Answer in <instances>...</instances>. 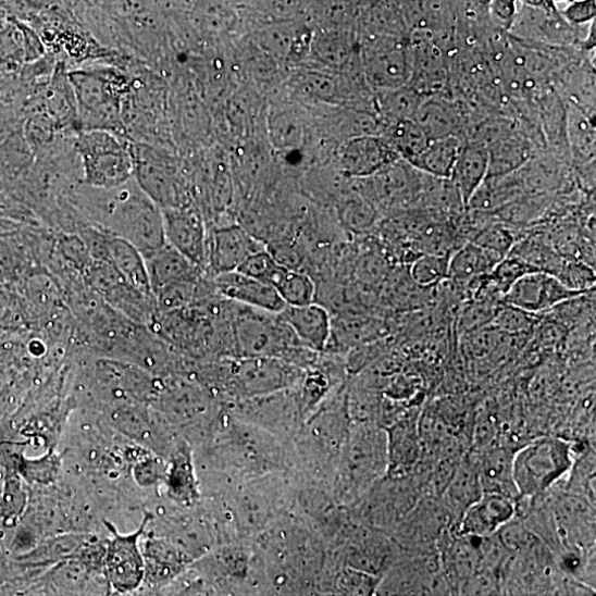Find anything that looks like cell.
<instances>
[{"instance_id":"obj_1","label":"cell","mask_w":596,"mask_h":596,"mask_svg":"<svg viewBox=\"0 0 596 596\" xmlns=\"http://www.w3.org/2000/svg\"><path fill=\"white\" fill-rule=\"evenodd\" d=\"M213 439L221 494L259 477L294 472L290 445L235 417L223 403L213 423Z\"/></svg>"},{"instance_id":"obj_2","label":"cell","mask_w":596,"mask_h":596,"mask_svg":"<svg viewBox=\"0 0 596 596\" xmlns=\"http://www.w3.org/2000/svg\"><path fill=\"white\" fill-rule=\"evenodd\" d=\"M80 200L98 231L128 241L144 258L167 244L161 207L133 178L112 189L89 186Z\"/></svg>"},{"instance_id":"obj_3","label":"cell","mask_w":596,"mask_h":596,"mask_svg":"<svg viewBox=\"0 0 596 596\" xmlns=\"http://www.w3.org/2000/svg\"><path fill=\"white\" fill-rule=\"evenodd\" d=\"M348 382L328 396L305 421L290 442L297 482L332 489L335 472L348 438L351 419L347 406Z\"/></svg>"},{"instance_id":"obj_4","label":"cell","mask_w":596,"mask_h":596,"mask_svg":"<svg viewBox=\"0 0 596 596\" xmlns=\"http://www.w3.org/2000/svg\"><path fill=\"white\" fill-rule=\"evenodd\" d=\"M226 312L235 357H275L307 370L321 353L305 346L280 313L228 300Z\"/></svg>"},{"instance_id":"obj_5","label":"cell","mask_w":596,"mask_h":596,"mask_svg":"<svg viewBox=\"0 0 596 596\" xmlns=\"http://www.w3.org/2000/svg\"><path fill=\"white\" fill-rule=\"evenodd\" d=\"M386 430L374 422H351L335 476L332 495L340 507H349L387 475Z\"/></svg>"},{"instance_id":"obj_6","label":"cell","mask_w":596,"mask_h":596,"mask_svg":"<svg viewBox=\"0 0 596 596\" xmlns=\"http://www.w3.org/2000/svg\"><path fill=\"white\" fill-rule=\"evenodd\" d=\"M305 371L275 357H223L211 365L210 381L219 400L228 402L294 388Z\"/></svg>"},{"instance_id":"obj_7","label":"cell","mask_w":596,"mask_h":596,"mask_svg":"<svg viewBox=\"0 0 596 596\" xmlns=\"http://www.w3.org/2000/svg\"><path fill=\"white\" fill-rule=\"evenodd\" d=\"M238 542H253L282 514L293 510L295 483L290 474H272L221 494Z\"/></svg>"},{"instance_id":"obj_8","label":"cell","mask_w":596,"mask_h":596,"mask_svg":"<svg viewBox=\"0 0 596 596\" xmlns=\"http://www.w3.org/2000/svg\"><path fill=\"white\" fill-rule=\"evenodd\" d=\"M575 452L574 443L559 436H542L516 450L512 477L518 496H542L569 474Z\"/></svg>"},{"instance_id":"obj_9","label":"cell","mask_w":596,"mask_h":596,"mask_svg":"<svg viewBox=\"0 0 596 596\" xmlns=\"http://www.w3.org/2000/svg\"><path fill=\"white\" fill-rule=\"evenodd\" d=\"M423 496L415 474L386 475L346 508L357 523L389 534Z\"/></svg>"},{"instance_id":"obj_10","label":"cell","mask_w":596,"mask_h":596,"mask_svg":"<svg viewBox=\"0 0 596 596\" xmlns=\"http://www.w3.org/2000/svg\"><path fill=\"white\" fill-rule=\"evenodd\" d=\"M85 182L101 189L120 187L134 176L133 146L105 129L83 133L78 139Z\"/></svg>"},{"instance_id":"obj_11","label":"cell","mask_w":596,"mask_h":596,"mask_svg":"<svg viewBox=\"0 0 596 596\" xmlns=\"http://www.w3.org/2000/svg\"><path fill=\"white\" fill-rule=\"evenodd\" d=\"M376 595H454L440 567L437 548L401 550L382 576Z\"/></svg>"},{"instance_id":"obj_12","label":"cell","mask_w":596,"mask_h":596,"mask_svg":"<svg viewBox=\"0 0 596 596\" xmlns=\"http://www.w3.org/2000/svg\"><path fill=\"white\" fill-rule=\"evenodd\" d=\"M295 387L268 396L222 403L235 417L268 431L290 445L307 420Z\"/></svg>"},{"instance_id":"obj_13","label":"cell","mask_w":596,"mask_h":596,"mask_svg":"<svg viewBox=\"0 0 596 596\" xmlns=\"http://www.w3.org/2000/svg\"><path fill=\"white\" fill-rule=\"evenodd\" d=\"M409 37L372 38L359 48L364 79L375 95L409 85L412 73Z\"/></svg>"},{"instance_id":"obj_14","label":"cell","mask_w":596,"mask_h":596,"mask_svg":"<svg viewBox=\"0 0 596 596\" xmlns=\"http://www.w3.org/2000/svg\"><path fill=\"white\" fill-rule=\"evenodd\" d=\"M561 483L548 492L556 535L554 554L595 548V505L563 491Z\"/></svg>"},{"instance_id":"obj_15","label":"cell","mask_w":596,"mask_h":596,"mask_svg":"<svg viewBox=\"0 0 596 596\" xmlns=\"http://www.w3.org/2000/svg\"><path fill=\"white\" fill-rule=\"evenodd\" d=\"M591 24L573 26L564 20L558 8L546 10L519 3L516 18L508 34L516 39L534 45L581 50Z\"/></svg>"},{"instance_id":"obj_16","label":"cell","mask_w":596,"mask_h":596,"mask_svg":"<svg viewBox=\"0 0 596 596\" xmlns=\"http://www.w3.org/2000/svg\"><path fill=\"white\" fill-rule=\"evenodd\" d=\"M455 526L440 497L423 496L388 535L401 550L422 551L437 548L440 537Z\"/></svg>"},{"instance_id":"obj_17","label":"cell","mask_w":596,"mask_h":596,"mask_svg":"<svg viewBox=\"0 0 596 596\" xmlns=\"http://www.w3.org/2000/svg\"><path fill=\"white\" fill-rule=\"evenodd\" d=\"M135 181L161 209L190 204L175 163L148 147H133Z\"/></svg>"},{"instance_id":"obj_18","label":"cell","mask_w":596,"mask_h":596,"mask_svg":"<svg viewBox=\"0 0 596 596\" xmlns=\"http://www.w3.org/2000/svg\"><path fill=\"white\" fill-rule=\"evenodd\" d=\"M152 514L145 513L139 529L129 535L117 533L111 523H107L112 537L104 555V573L111 588L120 594L136 591L145 581L146 564L139 547Z\"/></svg>"},{"instance_id":"obj_19","label":"cell","mask_w":596,"mask_h":596,"mask_svg":"<svg viewBox=\"0 0 596 596\" xmlns=\"http://www.w3.org/2000/svg\"><path fill=\"white\" fill-rule=\"evenodd\" d=\"M70 82L86 131H110L115 126L120 112L119 99L109 76L102 72H73Z\"/></svg>"},{"instance_id":"obj_20","label":"cell","mask_w":596,"mask_h":596,"mask_svg":"<svg viewBox=\"0 0 596 596\" xmlns=\"http://www.w3.org/2000/svg\"><path fill=\"white\" fill-rule=\"evenodd\" d=\"M585 293L570 288L552 273L535 271L519 278L507 290L504 303L537 315Z\"/></svg>"},{"instance_id":"obj_21","label":"cell","mask_w":596,"mask_h":596,"mask_svg":"<svg viewBox=\"0 0 596 596\" xmlns=\"http://www.w3.org/2000/svg\"><path fill=\"white\" fill-rule=\"evenodd\" d=\"M266 249L263 243L238 225L218 226L208 232L206 275L237 271L252 254Z\"/></svg>"},{"instance_id":"obj_22","label":"cell","mask_w":596,"mask_h":596,"mask_svg":"<svg viewBox=\"0 0 596 596\" xmlns=\"http://www.w3.org/2000/svg\"><path fill=\"white\" fill-rule=\"evenodd\" d=\"M399 159L384 136L363 135L345 139L337 162L345 178L362 179L376 175Z\"/></svg>"},{"instance_id":"obj_23","label":"cell","mask_w":596,"mask_h":596,"mask_svg":"<svg viewBox=\"0 0 596 596\" xmlns=\"http://www.w3.org/2000/svg\"><path fill=\"white\" fill-rule=\"evenodd\" d=\"M162 211L166 243L206 274L208 229L200 210L187 204Z\"/></svg>"},{"instance_id":"obj_24","label":"cell","mask_w":596,"mask_h":596,"mask_svg":"<svg viewBox=\"0 0 596 596\" xmlns=\"http://www.w3.org/2000/svg\"><path fill=\"white\" fill-rule=\"evenodd\" d=\"M472 107L451 96L426 97L413 121L422 128L429 139L458 136L463 140Z\"/></svg>"},{"instance_id":"obj_25","label":"cell","mask_w":596,"mask_h":596,"mask_svg":"<svg viewBox=\"0 0 596 596\" xmlns=\"http://www.w3.org/2000/svg\"><path fill=\"white\" fill-rule=\"evenodd\" d=\"M420 408L414 407L390 425L384 427L387 434V475L400 477L414 473L423 456L419 433Z\"/></svg>"},{"instance_id":"obj_26","label":"cell","mask_w":596,"mask_h":596,"mask_svg":"<svg viewBox=\"0 0 596 596\" xmlns=\"http://www.w3.org/2000/svg\"><path fill=\"white\" fill-rule=\"evenodd\" d=\"M211 281L225 300L270 313H281L286 307L272 285L239 271L215 275Z\"/></svg>"},{"instance_id":"obj_27","label":"cell","mask_w":596,"mask_h":596,"mask_svg":"<svg viewBox=\"0 0 596 596\" xmlns=\"http://www.w3.org/2000/svg\"><path fill=\"white\" fill-rule=\"evenodd\" d=\"M94 260L108 261L129 285L146 295L154 296L145 258L128 241L101 232L94 250Z\"/></svg>"},{"instance_id":"obj_28","label":"cell","mask_w":596,"mask_h":596,"mask_svg":"<svg viewBox=\"0 0 596 596\" xmlns=\"http://www.w3.org/2000/svg\"><path fill=\"white\" fill-rule=\"evenodd\" d=\"M516 516V498L484 493L463 514L459 533L479 537L496 534Z\"/></svg>"},{"instance_id":"obj_29","label":"cell","mask_w":596,"mask_h":596,"mask_svg":"<svg viewBox=\"0 0 596 596\" xmlns=\"http://www.w3.org/2000/svg\"><path fill=\"white\" fill-rule=\"evenodd\" d=\"M170 500L183 508H194L201 499L200 482L194 451L187 440L178 442L171 455L164 481Z\"/></svg>"},{"instance_id":"obj_30","label":"cell","mask_w":596,"mask_h":596,"mask_svg":"<svg viewBox=\"0 0 596 596\" xmlns=\"http://www.w3.org/2000/svg\"><path fill=\"white\" fill-rule=\"evenodd\" d=\"M280 314L305 346L318 352L326 350L333 319L325 307L316 302L301 307L286 306Z\"/></svg>"},{"instance_id":"obj_31","label":"cell","mask_w":596,"mask_h":596,"mask_svg":"<svg viewBox=\"0 0 596 596\" xmlns=\"http://www.w3.org/2000/svg\"><path fill=\"white\" fill-rule=\"evenodd\" d=\"M470 451L475 458L484 493L518 497L512 477V462L516 452L512 447L492 445L482 450L470 449Z\"/></svg>"},{"instance_id":"obj_32","label":"cell","mask_w":596,"mask_h":596,"mask_svg":"<svg viewBox=\"0 0 596 596\" xmlns=\"http://www.w3.org/2000/svg\"><path fill=\"white\" fill-rule=\"evenodd\" d=\"M484 494L476 461L472 452L457 465L449 484L446 485L442 500L451 512L457 526L465 511Z\"/></svg>"},{"instance_id":"obj_33","label":"cell","mask_w":596,"mask_h":596,"mask_svg":"<svg viewBox=\"0 0 596 596\" xmlns=\"http://www.w3.org/2000/svg\"><path fill=\"white\" fill-rule=\"evenodd\" d=\"M145 261L153 295L172 284L207 277L201 269L169 244Z\"/></svg>"},{"instance_id":"obj_34","label":"cell","mask_w":596,"mask_h":596,"mask_svg":"<svg viewBox=\"0 0 596 596\" xmlns=\"http://www.w3.org/2000/svg\"><path fill=\"white\" fill-rule=\"evenodd\" d=\"M487 175L488 152L485 144L477 140H462L450 179L465 208Z\"/></svg>"},{"instance_id":"obj_35","label":"cell","mask_w":596,"mask_h":596,"mask_svg":"<svg viewBox=\"0 0 596 596\" xmlns=\"http://www.w3.org/2000/svg\"><path fill=\"white\" fill-rule=\"evenodd\" d=\"M144 558L145 580L151 581L156 586H164L175 581L191 562V558L184 549L162 539L152 542Z\"/></svg>"},{"instance_id":"obj_36","label":"cell","mask_w":596,"mask_h":596,"mask_svg":"<svg viewBox=\"0 0 596 596\" xmlns=\"http://www.w3.org/2000/svg\"><path fill=\"white\" fill-rule=\"evenodd\" d=\"M563 101L569 154L581 165L592 164L595 159V116L570 101Z\"/></svg>"},{"instance_id":"obj_37","label":"cell","mask_w":596,"mask_h":596,"mask_svg":"<svg viewBox=\"0 0 596 596\" xmlns=\"http://www.w3.org/2000/svg\"><path fill=\"white\" fill-rule=\"evenodd\" d=\"M502 258L470 241L450 257L449 280L471 285L487 276Z\"/></svg>"},{"instance_id":"obj_38","label":"cell","mask_w":596,"mask_h":596,"mask_svg":"<svg viewBox=\"0 0 596 596\" xmlns=\"http://www.w3.org/2000/svg\"><path fill=\"white\" fill-rule=\"evenodd\" d=\"M461 145L462 139L458 136L430 139L411 165L432 177L450 179Z\"/></svg>"},{"instance_id":"obj_39","label":"cell","mask_w":596,"mask_h":596,"mask_svg":"<svg viewBox=\"0 0 596 596\" xmlns=\"http://www.w3.org/2000/svg\"><path fill=\"white\" fill-rule=\"evenodd\" d=\"M271 285L289 307L314 303L318 297L316 283L309 273L291 270L282 264L275 272Z\"/></svg>"},{"instance_id":"obj_40","label":"cell","mask_w":596,"mask_h":596,"mask_svg":"<svg viewBox=\"0 0 596 596\" xmlns=\"http://www.w3.org/2000/svg\"><path fill=\"white\" fill-rule=\"evenodd\" d=\"M426 99L424 95L410 85L376 94L377 113L384 124L413 120L417 111Z\"/></svg>"},{"instance_id":"obj_41","label":"cell","mask_w":596,"mask_h":596,"mask_svg":"<svg viewBox=\"0 0 596 596\" xmlns=\"http://www.w3.org/2000/svg\"><path fill=\"white\" fill-rule=\"evenodd\" d=\"M378 209L359 189L353 188L346 193L338 204V216L343 226L353 233L363 234L375 225Z\"/></svg>"},{"instance_id":"obj_42","label":"cell","mask_w":596,"mask_h":596,"mask_svg":"<svg viewBox=\"0 0 596 596\" xmlns=\"http://www.w3.org/2000/svg\"><path fill=\"white\" fill-rule=\"evenodd\" d=\"M400 159L411 164L430 139L413 120L385 124L382 133Z\"/></svg>"},{"instance_id":"obj_43","label":"cell","mask_w":596,"mask_h":596,"mask_svg":"<svg viewBox=\"0 0 596 596\" xmlns=\"http://www.w3.org/2000/svg\"><path fill=\"white\" fill-rule=\"evenodd\" d=\"M451 254L425 253L411 266V277L419 286L429 287L444 280H449Z\"/></svg>"},{"instance_id":"obj_44","label":"cell","mask_w":596,"mask_h":596,"mask_svg":"<svg viewBox=\"0 0 596 596\" xmlns=\"http://www.w3.org/2000/svg\"><path fill=\"white\" fill-rule=\"evenodd\" d=\"M541 271L525 259L516 254L502 258L487 275L488 281L502 295L521 277Z\"/></svg>"},{"instance_id":"obj_45","label":"cell","mask_w":596,"mask_h":596,"mask_svg":"<svg viewBox=\"0 0 596 596\" xmlns=\"http://www.w3.org/2000/svg\"><path fill=\"white\" fill-rule=\"evenodd\" d=\"M504 302L488 300V298L476 297L468 302L459 321V328L463 334H470L489 326L497 310Z\"/></svg>"},{"instance_id":"obj_46","label":"cell","mask_w":596,"mask_h":596,"mask_svg":"<svg viewBox=\"0 0 596 596\" xmlns=\"http://www.w3.org/2000/svg\"><path fill=\"white\" fill-rule=\"evenodd\" d=\"M60 468V458L50 450L38 459H23L20 474L29 484L51 485L58 480Z\"/></svg>"},{"instance_id":"obj_47","label":"cell","mask_w":596,"mask_h":596,"mask_svg":"<svg viewBox=\"0 0 596 596\" xmlns=\"http://www.w3.org/2000/svg\"><path fill=\"white\" fill-rule=\"evenodd\" d=\"M536 314L502 303L489 326H493L501 334H525L536 325Z\"/></svg>"},{"instance_id":"obj_48","label":"cell","mask_w":596,"mask_h":596,"mask_svg":"<svg viewBox=\"0 0 596 596\" xmlns=\"http://www.w3.org/2000/svg\"><path fill=\"white\" fill-rule=\"evenodd\" d=\"M472 241L501 258L511 253L514 244L512 233L499 225L482 228Z\"/></svg>"},{"instance_id":"obj_49","label":"cell","mask_w":596,"mask_h":596,"mask_svg":"<svg viewBox=\"0 0 596 596\" xmlns=\"http://www.w3.org/2000/svg\"><path fill=\"white\" fill-rule=\"evenodd\" d=\"M169 463L151 455L139 456V461L134 467V477L144 487H152L164 483Z\"/></svg>"},{"instance_id":"obj_50","label":"cell","mask_w":596,"mask_h":596,"mask_svg":"<svg viewBox=\"0 0 596 596\" xmlns=\"http://www.w3.org/2000/svg\"><path fill=\"white\" fill-rule=\"evenodd\" d=\"M280 265L271 252L264 249L250 256L237 271L271 285V281Z\"/></svg>"},{"instance_id":"obj_51","label":"cell","mask_w":596,"mask_h":596,"mask_svg":"<svg viewBox=\"0 0 596 596\" xmlns=\"http://www.w3.org/2000/svg\"><path fill=\"white\" fill-rule=\"evenodd\" d=\"M27 505V494L18 475L8 479L3 496V514L7 521H14Z\"/></svg>"},{"instance_id":"obj_52","label":"cell","mask_w":596,"mask_h":596,"mask_svg":"<svg viewBox=\"0 0 596 596\" xmlns=\"http://www.w3.org/2000/svg\"><path fill=\"white\" fill-rule=\"evenodd\" d=\"M458 595H501L500 576L494 572H477L461 584Z\"/></svg>"},{"instance_id":"obj_53","label":"cell","mask_w":596,"mask_h":596,"mask_svg":"<svg viewBox=\"0 0 596 596\" xmlns=\"http://www.w3.org/2000/svg\"><path fill=\"white\" fill-rule=\"evenodd\" d=\"M519 8L518 0H492L488 9L489 21L498 29L509 32Z\"/></svg>"},{"instance_id":"obj_54","label":"cell","mask_w":596,"mask_h":596,"mask_svg":"<svg viewBox=\"0 0 596 596\" xmlns=\"http://www.w3.org/2000/svg\"><path fill=\"white\" fill-rule=\"evenodd\" d=\"M595 0H570L560 13L571 25L585 26L595 21Z\"/></svg>"},{"instance_id":"obj_55","label":"cell","mask_w":596,"mask_h":596,"mask_svg":"<svg viewBox=\"0 0 596 596\" xmlns=\"http://www.w3.org/2000/svg\"><path fill=\"white\" fill-rule=\"evenodd\" d=\"M520 4L527 7L539 8V9H555L557 5L554 3V0H518Z\"/></svg>"},{"instance_id":"obj_56","label":"cell","mask_w":596,"mask_h":596,"mask_svg":"<svg viewBox=\"0 0 596 596\" xmlns=\"http://www.w3.org/2000/svg\"><path fill=\"white\" fill-rule=\"evenodd\" d=\"M7 25V15L5 12L0 10V32L4 29Z\"/></svg>"},{"instance_id":"obj_57","label":"cell","mask_w":596,"mask_h":596,"mask_svg":"<svg viewBox=\"0 0 596 596\" xmlns=\"http://www.w3.org/2000/svg\"><path fill=\"white\" fill-rule=\"evenodd\" d=\"M568 2H570V0H554V3H555L556 5H558V4H563V3L567 4Z\"/></svg>"}]
</instances>
